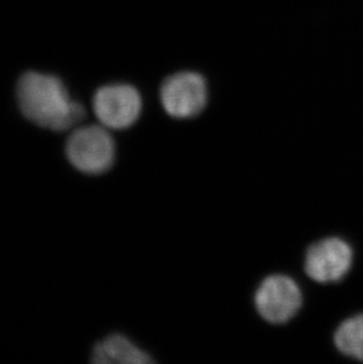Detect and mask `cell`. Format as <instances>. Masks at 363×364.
<instances>
[{
	"label": "cell",
	"instance_id": "1",
	"mask_svg": "<svg viewBox=\"0 0 363 364\" xmlns=\"http://www.w3.org/2000/svg\"><path fill=\"white\" fill-rule=\"evenodd\" d=\"M16 96L28 121L53 132L73 130L85 117L82 104L71 100L62 80L51 75L36 71L21 75Z\"/></svg>",
	"mask_w": 363,
	"mask_h": 364
},
{
	"label": "cell",
	"instance_id": "2",
	"mask_svg": "<svg viewBox=\"0 0 363 364\" xmlns=\"http://www.w3.org/2000/svg\"><path fill=\"white\" fill-rule=\"evenodd\" d=\"M65 156L77 171L103 175L116 161V143L109 129L100 125L77 127L65 143Z\"/></svg>",
	"mask_w": 363,
	"mask_h": 364
},
{
	"label": "cell",
	"instance_id": "3",
	"mask_svg": "<svg viewBox=\"0 0 363 364\" xmlns=\"http://www.w3.org/2000/svg\"><path fill=\"white\" fill-rule=\"evenodd\" d=\"M159 100L170 117H196L208 103V84L204 77L195 71L174 73L162 82Z\"/></svg>",
	"mask_w": 363,
	"mask_h": 364
},
{
	"label": "cell",
	"instance_id": "4",
	"mask_svg": "<svg viewBox=\"0 0 363 364\" xmlns=\"http://www.w3.org/2000/svg\"><path fill=\"white\" fill-rule=\"evenodd\" d=\"M93 109L103 127L109 130H124L137 122L143 109V100L135 86L110 84L97 90Z\"/></svg>",
	"mask_w": 363,
	"mask_h": 364
},
{
	"label": "cell",
	"instance_id": "5",
	"mask_svg": "<svg viewBox=\"0 0 363 364\" xmlns=\"http://www.w3.org/2000/svg\"><path fill=\"white\" fill-rule=\"evenodd\" d=\"M354 250L343 238L328 237L312 244L305 254V270L317 283L342 281L353 268Z\"/></svg>",
	"mask_w": 363,
	"mask_h": 364
},
{
	"label": "cell",
	"instance_id": "6",
	"mask_svg": "<svg viewBox=\"0 0 363 364\" xmlns=\"http://www.w3.org/2000/svg\"><path fill=\"white\" fill-rule=\"evenodd\" d=\"M302 292L288 276H269L255 294V306L260 316L271 324H283L296 316L302 306Z\"/></svg>",
	"mask_w": 363,
	"mask_h": 364
},
{
	"label": "cell",
	"instance_id": "7",
	"mask_svg": "<svg viewBox=\"0 0 363 364\" xmlns=\"http://www.w3.org/2000/svg\"><path fill=\"white\" fill-rule=\"evenodd\" d=\"M91 361L96 364H149L154 360L127 336L112 333L93 347Z\"/></svg>",
	"mask_w": 363,
	"mask_h": 364
},
{
	"label": "cell",
	"instance_id": "8",
	"mask_svg": "<svg viewBox=\"0 0 363 364\" xmlns=\"http://www.w3.org/2000/svg\"><path fill=\"white\" fill-rule=\"evenodd\" d=\"M334 343L341 354L363 362V314L348 317L337 326Z\"/></svg>",
	"mask_w": 363,
	"mask_h": 364
}]
</instances>
